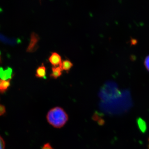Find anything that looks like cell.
Returning a JSON list of instances; mask_svg holds the SVG:
<instances>
[{"mask_svg":"<svg viewBox=\"0 0 149 149\" xmlns=\"http://www.w3.org/2000/svg\"><path fill=\"white\" fill-rule=\"evenodd\" d=\"M47 120L51 125L56 128L63 127L68 119V115L63 109L55 107L48 112Z\"/></svg>","mask_w":149,"mask_h":149,"instance_id":"obj_1","label":"cell"},{"mask_svg":"<svg viewBox=\"0 0 149 149\" xmlns=\"http://www.w3.org/2000/svg\"><path fill=\"white\" fill-rule=\"evenodd\" d=\"M40 40V37L35 32L31 34L30 42L27 49V52L32 53L35 52L38 47L37 43Z\"/></svg>","mask_w":149,"mask_h":149,"instance_id":"obj_2","label":"cell"},{"mask_svg":"<svg viewBox=\"0 0 149 149\" xmlns=\"http://www.w3.org/2000/svg\"><path fill=\"white\" fill-rule=\"evenodd\" d=\"M49 61L54 67L60 66L62 62L61 56L56 52L52 53Z\"/></svg>","mask_w":149,"mask_h":149,"instance_id":"obj_3","label":"cell"},{"mask_svg":"<svg viewBox=\"0 0 149 149\" xmlns=\"http://www.w3.org/2000/svg\"><path fill=\"white\" fill-rule=\"evenodd\" d=\"M13 75V70L11 68L8 67L4 69L0 67V78L3 80H11Z\"/></svg>","mask_w":149,"mask_h":149,"instance_id":"obj_4","label":"cell"},{"mask_svg":"<svg viewBox=\"0 0 149 149\" xmlns=\"http://www.w3.org/2000/svg\"><path fill=\"white\" fill-rule=\"evenodd\" d=\"M20 41L19 39L8 38L0 33V42L4 44L10 45H15L20 42Z\"/></svg>","mask_w":149,"mask_h":149,"instance_id":"obj_5","label":"cell"},{"mask_svg":"<svg viewBox=\"0 0 149 149\" xmlns=\"http://www.w3.org/2000/svg\"><path fill=\"white\" fill-rule=\"evenodd\" d=\"M52 72L50 75V77L54 79H57L60 77L62 74V70L60 66L53 67L52 68Z\"/></svg>","mask_w":149,"mask_h":149,"instance_id":"obj_6","label":"cell"},{"mask_svg":"<svg viewBox=\"0 0 149 149\" xmlns=\"http://www.w3.org/2000/svg\"><path fill=\"white\" fill-rule=\"evenodd\" d=\"M36 76L39 78H46V68L43 63L36 70Z\"/></svg>","mask_w":149,"mask_h":149,"instance_id":"obj_7","label":"cell"},{"mask_svg":"<svg viewBox=\"0 0 149 149\" xmlns=\"http://www.w3.org/2000/svg\"><path fill=\"white\" fill-rule=\"evenodd\" d=\"M10 80H0V93H4L10 86Z\"/></svg>","mask_w":149,"mask_h":149,"instance_id":"obj_8","label":"cell"},{"mask_svg":"<svg viewBox=\"0 0 149 149\" xmlns=\"http://www.w3.org/2000/svg\"><path fill=\"white\" fill-rule=\"evenodd\" d=\"M73 65V64L70 61L68 60H65L62 61L61 65L60 66L62 70H65L68 72L71 69Z\"/></svg>","mask_w":149,"mask_h":149,"instance_id":"obj_9","label":"cell"},{"mask_svg":"<svg viewBox=\"0 0 149 149\" xmlns=\"http://www.w3.org/2000/svg\"><path fill=\"white\" fill-rule=\"evenodd\" d=\"M137 122L139 128L141 131L143 133L145 132L146 130V124L145 121L141 118H139L137 120Z\"/></svg>","mask_w":149,"mask_h":149,"instance_id":"obj_10","label":"cell"},{"mask_svg":"<svg viewBox=\"0 0 149 149\" xmlns=\"http://www.w3.org/2000/svg\"><path fill=\"white\" fill-rule=\"evenodd\" d=\"M6 112V109L5 106L0 104V116L3 115Z\"/></svg>","mask_w":149,"mask_h":149,"instance_id":"obj_11","label":"cell"},{"mask_svg":"<svg viewBox=\"0 0 149 149\" xmlns=\"http://www.w3.org/2000/svg\"><path fill=\"white\" fill-rule=\"evenodd\" d=\"M5 143L3 138L0 136V149H5Z\"/></svg>","mask_w":149,"mask_h":149,"instance_id":"obj_12","label":"cell"},{"mask_svg":"<svg viewBox=\"0 0 149 149\" xmlns=\"http://www.w3.org/2000/svg\"><path fill=\"white\" fill-rule=\"evenodd\" d=\"M144 64L147 69L149 71V55L147 56L144 61Z\"/></svg>","mask_w":149,"mask_h":149,"instance_id":"obj_13","label":"cell"},{"mask_svg":"<svg viewBox=\"0 0 149 149\" xmlns=\"http://www.w3.org/2000/svg\"><path fill=\"white\" fill-rule=\"evenodd\" d=\"M42 149H54L49 143H46L44 145Z\"/></svg>","mask_w":149,"mask_h":149,"instance_id":"obj_14","label":"cell"},{"mask_svg":"<svg viewBox=\"0 0 149 149\" xmlns=\"http://www.w3.org/2000/svg\"></svg>","mask_w":149,"mask_h":149,"instance_id":"obj_15","label":"cell"},{"mask_svg":"<svg viewBox=\"0 0 149 149\" xmlns=\"http://www.w3.org/2000/svg\"></svg>","mask_w":149,"mask_h":149,"instance_id":"obj_16","label":"cell"}]
</instances>
